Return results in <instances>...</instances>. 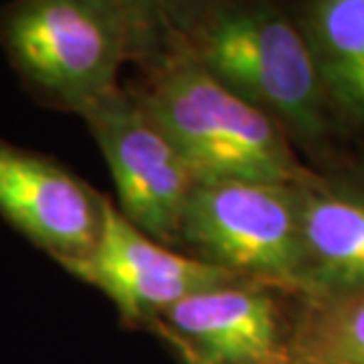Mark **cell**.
Returning <instances> with one entry per match:
<instances>
[{
    "instance_id": "1",
    "label": "cell",
    "mask_w": 364,
    "mask_h": 364,
    "mask_svg": "<svg viewBox=\"0 0 364 364\" xmlns=\"http://www.w3.org/2000/svg\"><path fill=\"white\" fill-rule=\"evenodd\" d=\"M182 45L239 100L275 122L322 168L344 166L310 47L289 6L273 2H160Z\"/></svg>"
},
{
    "instance_id": "2",
    "label": "cell",
    "mask_w": 364,
    "mask_h": 364,
    "mask_svg": "<svg viewBox=\"0 0 364 364\" xmlns=\"http://www.w3.org/2000/svg\"><path fill=\"white\" fill-rule=\"evenodd\" d=\"M126 90L176 146L196 184L225 181L301 184L306 166L282 128L208 73L182 45L158 2L154 28L134 59Z\"/></svg>"
},
{
    "instance_id": "3",
    "label": "cell",
    "mask_w": 364,
    "mask_h": 364,
    "mask_svg": "<svg viewBox=\"0 0 364 364\" xmlns=\"http://www.w3.org/2000/svg\"><path fill=\"white\" fill-rule=\"evenodd\" d=\"M156 11L158 2L16 0L0 9V47L41 105L81 116L119 87Z\"/></svg>"
},
{
    "instance_id": "4",
    "label": "cell",
    "mask_w": 364,
    "mask_h": 364,
    "mask_svg": "<svg viewBox=\"0 0 364 364\" xmlns=\"http://www.w3.org/2000/svg\"><path fill=\"white\" fill-rule=\"evenodd\" d=\"M178 247L247 282L301 298L298 184H196Z\"/></svg>"
},
{
    "instance_id": "5",
    "label": "cell",
    "mask_w": 364,
    "mask_h": 364,
    "mask_svg": "<svg viewBox=\"0 0 364 364\" xmlns=\"http://www.w3.org/2000/svg\"><path fill=\"white\" fill-rule=\"evenodd\" d=\"M79 117L109 166L117 210L154 241L178 247L182 217L196 178L176 146L122 85Z\"/></svg>"
},
{
    "instance_id": "6",
    "label": "cell",
    "mask_w": 364,
    "mask_h": 364,
    "mask_svg": "<svg viewBox=\"0 0 364 364\" xmlns=\"http://www.w3.org/2000/svg\"><path fill=\"white\" fill-rule=\"evenodd\" d=\"M61 267L100 289L116 306L122 324L144 330L184 298L247 282L154 241L136 229L107 196L102 233L93 251L81 259L61 263Z\"/></svg>"
},
{
    "instance_id": "7",
    "label": "cell",
    "mask_w": 364,
    "mask_h": 364,
    "mask_svg": "<svg viewBox=\"0 0 364 364\" xmlns=\"http://www.w3.org/2000/svg\"><path fill=\"white\" fill-rule=\"evenodd\" d=\"M296 296L261 284H231L195 294L146 330L207 364H291Z\"/></svg>"
},
{
    "instance_id": "8",
    "label": "cell",
    "mask_w": 364,
    "mask_h": 364,
    "mask_svg": "<svg viewBox=\"0 0 364 364\" xmlns=\"http://www.w3.org/2000/svg\"><path fill=\"white\" fill-rule=\"evenodd\" d=\"M104 198L55 158L0 140V217L59 265L93 251Z\"/></svg>"
},
{
    "instance_id": "9",
    "label": "cell",
    "mask_w": 364,
    "mask_h": 364,
    "mask_svg": "<svg viewBox=\"0 0 364 364\" xmlns=\"http://www.w3.org/2000/svg\"><path fill=\"white\" fill-rule=\"evenodd\" d=\"M301 298L364 291V174L316 170L298 184Z\"/></svg>"
},
{
    "instance_id": "10",
    "label": "cell",
    "mask_w": 364,
    "mask_h": 364,
    "mask_svg": "<svg viewBox=\"0 0 364 364\" xmlns=\"http://www.w3.org/2000/svg\"><path fill=\"white\" fill-rule=\"evenodd\" d=\"M289 9L340 138L364 136V0H308Z\"/></svg>"
},
{
    "instance_id": "11",
    "label": "cell",
    "mask_w": 364,
    "mask_h": 364,
    "mask_svg": "<svg viewBox=\"0 0 364 364\" xmlns=\"http://www.w3.org/2000/svg\"><path fill=\"white\" fill-rule=\"evenodd\" d=\"M291 364H364V291L298 298Z\"/></svg>"
},
{
    "instance_id": "12",
    "label": "cell",
    "mask_w": 364,
    "mask_h": 364,
    "mask_svg": "<svg viewBox=\"0 0 364 364\" xmlns=\"http://www.w3.org/2000/svg\"><path fill=\"white\" fill-rule=\"evenodd\" d=\"M174 354H176V358H178V363L181 364H207L203 363V360H198L196 356H193V354H188V352H182V350H172Z\"/></svg>"
},
{
    "instance_id": "13",
    "label": "cell",
    "mask_w": 364,
    "mask_h": 364,
    "mask_svg": "<svg viewBox=\"0 0 364 364\" xmlns=\"http://www.w3.org/2000/svg\"><path fill=\"white\" fill-rule=\"evenodd\" d=\"M356 168L360 170V172H363V174H364V156H363V162H360V164H358V166H356Z\"/></svg>"
}]
</instances>
